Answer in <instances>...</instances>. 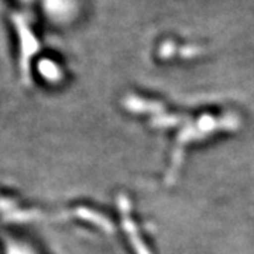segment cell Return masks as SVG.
I'll return each instance as SVG.
<instances>
[{"label":"cell","mask_w":254,"mask_h":254,"mask_svg":"<svg viewBox=\"0 0 254 254\" xmlns=\"http://www.w3.org/2000/svg\"><path fill=\"white\" fill-rule=\"evenodd\" d=\"M40 71L43 72L44 76L50 78V79H55L58 76V68L53 63H50V61H41Z\"/></svg>","instance_id":"3957f363"},{"label":"cell","mask_w":254,"mask_h":254,"mask_svg":"<svg viewBox=\"0 0 254 254\" xmlns=\"http://www.w3.org/2000/svg\"><path fill=\"white\" fill-rule=\"evenodd\" d=\"M119 206H120V212H122V218H123V226L126 227L127 233H128V236H130V240H131L133 246L136 247L137 253L150 254L148 253V250L144 247V245H143L141 239L137 235L136 226H134V223H133L131 219H130V215H128V200H127L126 196L120 195V198H119Z\"/></svg>","instance_id":"7a4b0ae2"},{"label":"cell","mask_w":254,"mask_h":254,"mask_svg":"<svg viewBox=\"0 0 254 254\" xmlns=\"http://www.w3.org/2000/svg\"><path fill=\"white\" fill-rule=\"evenodd\" d=\"M14 21H16L20 41H21V71L26 81H28V65H30V58L36 54L37 41L21 18L16 16Z\"/></svg>","instance_id":"6da1fadb"}]
</instances>
